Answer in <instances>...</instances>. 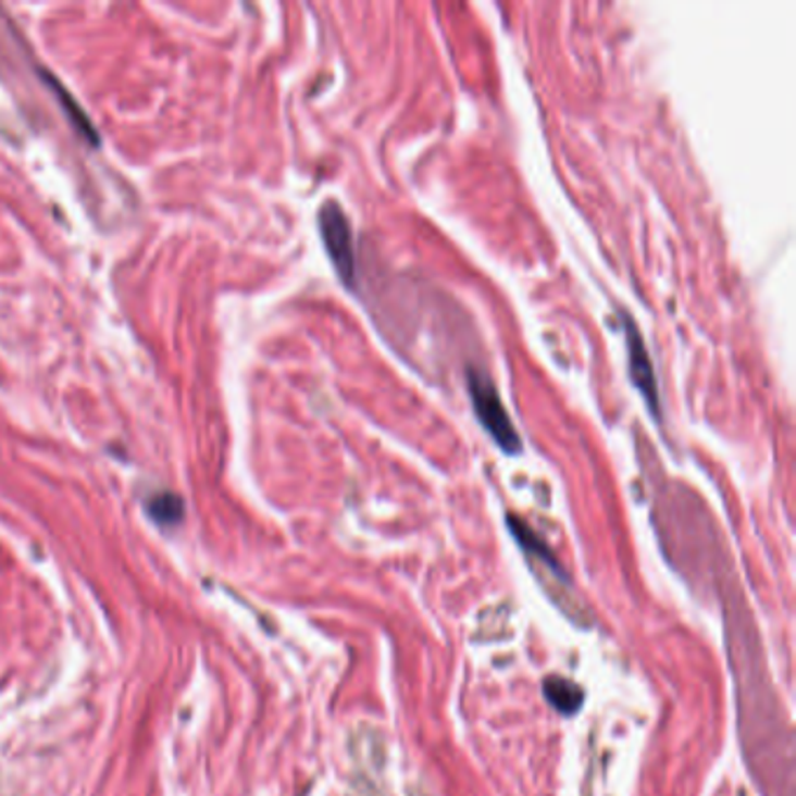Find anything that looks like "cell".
Instances as JSON below:
<instances>
[{"label": "cell", "instance_id": "cell-3", "mask_svg": "<svg viewBox=\"0 0 796 796\" xmlns=\"http://www.w3.org/2000/svg\"><path fill=\"white\" fill-rule=\"evenodd\" d=\"M622 325L626 334V350H629V376L633 386L640 390L645 405L649 407L651 416L657 421L661 419V400H659V384H657V372L651 358L647 353V346L643 341V334L638 325L633 323L629 313H622Z\"/></svg>", "mask_w": 796, "mask_h": 796}, {"label": "cell", "instance_id": "cell-7", "mask_svg": "<svg viewBox=\"0 0 796 796\" xmlns=\"http://www.w3.org/2000/svg\"><path fill=\"white\" fill-rule=\"evenodd\" d=\"M150 517L159 523H178L183 519V500L173 493H157L148 502Z\"/></svg>", "mask_w": 796, "mask_h": 796}, {"label": "cell", "instance_id": "cell-4", "mask_svg": "<svg viewBox=\"0 0 796 796\" xmlns=\"http://www.w3.org/2000/svg\"><path fill=\"white\" fill-rule=\"evenodd\" d=\"M507 528H509V533L514 535V539L519 543V547H521L525 554H528V556H533V559H535L539 565H545V568L551 572V577H554L556 582H561V584H565V586L570 584V580H568V575L563 572L561 563L556 561L554 551L547 547L545 539L539 537V535L531 528L528 523H525V521H523V519H519V517H514V514H509V517H507Z\"/></svg>", "mask_w": 796, "mask_h": 796}, {"label": "cell", "instance_id": "cell-6", "mask_svg": "<svg viewBox=\"0 0 796 796\" xmlns=\"http://www.w3.org/2000/svg\"><path fill=\"white\" fill-rule=\"evenodd\" d=\"M545 698L561 714H575L584 704V692L580 684L565 677H547L545 680Z\"/></svg>", "mask_w": 796, "mask_h": 796}, {"label": "cell", "instance_id": "cell-5", "mask_svg": "<svg viewBox=\"0 0 796 796\" xmlns=\"http://www.w3.org/2000/svg\"><path fill=\"white\" fill-rule=\"evenodd\" d=\"M42 77H45L47 87H50V89L54 91L57 101H59V103H61V108H63V115L69 117V122L73 124V129H75L79 136H85V138L89 140V146H99L101 140H99L97 129H94V124H91V122H89V117L85 115V110L79 108V103L71 97L69 89L63 87L61 83H57V77H52L50 73H45V71H42Z\"/></svg>", "mask_w": 796, "mask_h": 796}, {"label": "cell", "instance_id": "cell-1", "mask_svg": "<svg viewBox=\"0 0 796 796\" xmlns=\"http://www.w3.org/2000/svg\"><path fill=\"white\" fill-rule=\"evenodd\" d=\"M468 390H470V402L476 413V421L484 425L488 437L498 444L502 453H507V456L521 453V447H523L521 437L500 400L496 384H493L484 372L470 368L468 370Z\"/></svg>", "mask_w": 796, "mask_h": 796}, {"label": "cell", "instance_id": "cell-2", "mask_svg": "<svg viewBox=\"0 0 796 796\" xmlns=\"http://www.w3.org/2000/svg\"><path fill=\"white\" fill-rule=\"evenodd\" d=\"M318 229L329 254L334 272L341 278L346 288H353L358 278V260H356V241L353 227L337 201H325L321 213H318Z\"/></svg>", "mask_w": 796, "mask_h": 796}]
</instances>
